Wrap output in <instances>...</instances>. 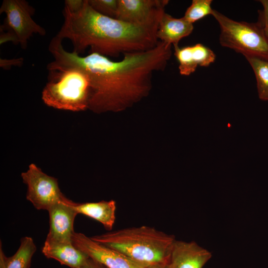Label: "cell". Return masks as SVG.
Masks as SVG:
<instances>
[{"label":"cell","mask_w":268,"mask_h":268,"mask_svg":"<svg viewBox=\"0 0 268 268\" xmlns=\"http://www.w3.org/2000/svg\"><path fill=\"white\" fill-rule=\"evenodd\" d=\"M211 253L194 241L175 240L169 259V268H202Z\"/></svg>","instance_id":"11"},{"label":"cell","mask_w":268,"mask_h":268,"mask_svg":"<svg viewBox=\"0 0 268 268\" xmlns=\"http://www.w3.org/2000/svg\"><path fill=\"white\" fill-rule=\"evenodd\" d=\"M193 29V24L183 17L175 18L165 11L160 18L156 37L159 41L174 46L178 45L182 39L190 35Z\"/></svg>","instance_id":"13"},{"label":"cell","mask_w":268,"mask_h":268,"mask_svg":"<svg viewBox=\"0 0 268 268\" xmlns=\"http://www.w3.org/2000/svg\"><path fill=\"white\" fill-rule=\"evenodd\" d=\"M174 55L179 63L181 75L188 76L194 72L198 67L193 56L191 46L180 48L174 46Z\"/></svg>","instance_id":"17"},{"label":"cell","mask_w":268,"mask_h":268,"mask_svg":"<svg viewBox=\"0 0 268 268\" xmlns=\"http://www.w3.org/2000/svg\"><path fill=\"white\" fill-rule=\"evenodd\" d=\"M263 6V10L259 14L261 18L268 29V0H260Z\"/></svg>","instance_id":"24"},{"label":"cell","mask_w":268,"mask_h":268,"mask_svg":"<svg viewBox=\"0 0 268 268\" xmlns=\"http://www.w3.org/2000/svg\"><path fill=\"white\" fill-rule=\"evenodd\" d=\"M7 42H11L15 45L18 44L17 39L14 34L9 31L4 32L3 30H0V45Z\"/></svg>","instance_id":"23"},{"label":"cell","mask_w":268,"mask_h":268,"mask_svg":"<svg viewBox=\"0 0 268 268\" xmlns=\"http://www.w3.org/2000/svg\"><path fill=\"white\" fill-rule=\"evenodd\" d=\"M211 0H193L187 9L183 18L193 24L197 21L208 15H212Z\"/></svg>","instance_id":"18"},{"label":"cell","mask_w":268,"mask_h":268,"mask_svg":"<svg viewBox=\"0 0 268 268\" xmlns=\"http://www.w3.org/2000/svg\"><path fill=\"white\" fill-rule=\"evenodd\" d=\"M212 15L220 28L219 42L243 54L268 60V29L259 17L255 23L237 21L213 9Z\"/></svg>","instance_id":"5"},{"label":"cell","mask_w":268,"mask_h":268,"mask_svg":"<svg viewBox=\"0 0 268 268\" xmlns=\"http://www.w3.org/2000/svg\"><path fill=\"white\" fill-rule=\"evenodd\" d=\"M168 0H118L116 19L133 24H158Z\"/></svg>","instance_id":"9"},{"label":"cell","mask_w":268,"mask_h":268,"mask_svg":"<svg viewBox=\"0 0 268 268\" xmlns=\"http://www.w3.org/2000/svg\"><path fill=\"white\" fill-rule=\"evenodd\" d=\"M79 268H107L98 262L88 258Z\"/></svg>","instance_id":"25"},{"label":"cell","mask_w":268,"mask_h":268,"mask_svg":"<svg viewBox=\"0 0 268 268\" xmlns=\"http://www.w3.org/2000/svg\"><path fill=\"white\" fill-rule=\"evenodd\" d=\"M169 261L163 263H156L148 266L144 268H169Z\"/></svg>","instance_id":"26"},{"label":"cell","mask_w":268,"mask_h":268,"mask_svg":"<svg viewBox=\"0 0 268 268\" xmlns=\"http://www.w3.org/2000/svg\"><path fill=\"white\" fill-rule=\"evenodd\" d=\"M91 238L145 267L169 261L176 240L174 235L147 226L121 229Z\"/></svg>","instance_id":"3"},{"label":"cell","mask_w":268,"mask_h":268,"mask_svg":"<svg viewBox=\"0 0 268 268\" xmlns=\"http://www.w3.org/2000/svg\"><path fill=\"white\" fill-rule=\"evenodd\" d=\"M34 12V8L24 0H3L0 8V13L5 14L0 28L14 34L23 49H26L33 34L46 35V30L33 19Z\"/></svg>","instance_id":"6"},{"label":"cell","mask_w":268,"mask_h":268,"mask_svg":"<svg viewBox=\"0 0 268 268\" xmlns=\"http://www.w3.org/2000/svg\"><path fill=\"white\" fill-rule=\"evenodd\" d=\"M71 201L66 197L53 205L48 210L49 216V231L46 238L71 242L74 220L77 212L70 204Z\"/></svg>","instance_id":"10"},{"label":"cell","mask_w":268,"mask_h":268,"mask_svg":"<svg viewBox=\"0 0 268 268\" xmlns=\"http://www.w3.org/2000/svg\"><path fill=\"white\" fill-rule=\"evenodd\" d=\"M73 245L89 258L107 268H144L122 253L92 240L81 233L74 232L72 236Z\"/></svg>","instance_id":"8"},{"label":"cell","mask_w":268,"mask_h":268,"mask_svg":"<svg viewBox=\"0 0 268 268\" xmlns=\"http://www.w3.org/2000/svg\"><path fill=\"white\" fill-rule=\"evenodd\" d=\"M44 255L71 268H79L89 258L76 248L72 241L66 242L46 238L42 248Z\"/></svg>","instance_id":"12"},{"label":"cell","mask_w":268,"mask_h":268,"mask_svg":"<svg viewBox=\"0 0 268 268\" xmlns=\"http://www.w3.org/2000/svg\"><path fill=\"white\" fill-rule=\"evenodd\" d=\"M36 251V246L30 237H23L16 253L11 257H6L0 246V268H30L31 260Z\"/></svg>","instance_id":"15"},{"label":"cell","mask_w":268,"mask_h":268,"mask_svg":"<svg viewBox=\"0 0 268 268\" xmlns=\"http://www.w3.org/2000/svg\"><path fill=\"white\" fill-rule=\"evenodd\" d=\"M90 81L87 73L76 67H61L49 70L48 82L42 93L47 106L71 111L88 108Z\"/></svg>","instance_id":"4"},{"label":"cell","mask_w":268,"mask_h":268,"mask_svg":"<svg viewBox=\"0 0 268 268\" xmlns=\"http://www.w3.org/2000/svg\"><path fill=\"white\" fill-rule=\"evenodd\" d=\"M62 41L55 36L50 41L54 60L47 69L76 67L84 70L90 81L88 108L96 112L120 111L146 96L153 73L164 70L172 55V45L159 41L150 50L125 53L116 62L98 53L83 57L68 52Z\"/></svg>","instance_id":"1"},{"label":"cell","mask_w":268,"mask_h":268,"mask_svg":"<svg viewBox=\"0 0 268 268\" xmlns=\"http://www.w3.org/2000/svg\"><path fill=\"white\" fill-rule=\"evenodd\" d=\"M23 182L27 186L26 199L38 210H46L64 199L58 180L44 173L35 164L21 173Z\"/></svg>","instance_id":"7"},{"label":"cell","mask_w":268,"mask_h":268,"mask_svg":"<svg viewBox=\"0 0 268 268\" xmlns=\"http://www.w3.org/2000/svg\"><path fill=\"white\" fill-rule=\"evenodd\" d=\"M63 14L64 21L56 36L69 40L73 52L79 55L90 47L89 54L117 58L121 54L150 50L159 42L158 24H133L103 15L93 9L87 0L77 12L64 9Z\"/></svg>","instance_id":"2"},{"label":"cell","mask_w":268,"mask_h":268,"mask_svg":"<svg viewBox=\"0 0 268 268\" xmlns=\"http://www.w3.org/2000/svg\"><path fill=\"white\" fill-rule=\"evenodd\" d=\"M84 1V0H66L64 9L71 13L77 12L82 7Z\"/></svg>","instance_id":"22"},{"label":"cell","mask_w":268,"mask_h":268,"mask_svg":"<svg viewBox=\"0 0 268 268\" xmlns=\"http://www.w3.org/2000/svg\"><path fill=\"white\" fill-rule=\"evenodd\" d=\"M70 204L77 214H81L97 220L108 230L113 228L116 219V203L115 201L81 203L71 201Z\"/></svg>","instance_id":"14"},{"label":"cell","mask_w":268,"mask_h":268,"mask_svg":"<svg viewBox=\"0 0 268 268\" xmlns=\"http://www.w3.org/2000/svg\"><path fill=\"white\" fill-rule=\"evenodd\" d=\"M245 57L255 73L259 98L268 101V60L255 56Z\"/></svg>","instance_id":"16"},{"label":"cell","mask_w":268,"mask_h":268,"mask_svg":"<svg viewBox=\"0 0 268 268\" xmlns=\"http://www.w3.org/2000/svg\"><path fill=\"white\" fill-rule=\"evenodd\" d=\"M191 49L193 58L198 66L207 67L214 62V53L202 44L198 43L192 46Z\"/></svg>","instance_id":"19"},{"label":"cell","mask_w":268,"mask_h":268,"mask_svg":"<svg viewBox=\"0 0 268 268\" xmlns=\"http://www.w3.org/2000/svg\"><path fill=\"white\" fill-rule=\"evenodd\" d=\"M23 64L22 58H14L11 59H0V67L5 70L11 68L12 66L21 67Z\"/></svg>","instance_id":"21"},{"label":"cell","mask_w":268,"mask_h":268,"mask_svg":"<svg viewBox=\"0 0 268 268\" xmlns=\"http://www.w3.org/2000/svg\"><path fill=\"white\" fill-rule=\"evenodd\" d=\"M89 4L96 11L103 15L116 18L118 0H87Z\"/></svg>","instance_id":"20"}]
</instances>
